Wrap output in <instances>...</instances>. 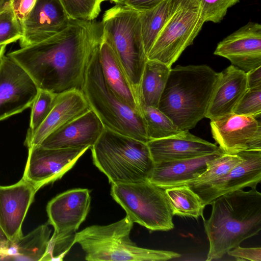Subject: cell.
Listing matches in <instances>:
<instances>
[{
	"instance_id": "ba28073f",
	"label": "cell",
	"mask_w": 261,
	"mask_h": 261,
	"mask_svg": "<svg viewBox=\"0 0 261 261\" xmlns=\"http://www.w3.org/2000/svg\"><path fill=\"white\" fill-rule=\"evenodd\" d=\"M200 0H171L167 21L147 54V59L171 68L193 44L204 23Z\"/></svg>"
},
{
	"instance_id": "836d02e7",
	"label": "cell",
	"mask_w": 261,
	"mask_h": 261,
	"mask_svg": "<svg viewBox=\"0 0 261 261\" xmlns=\"http://www.w3.org/2000/svg\"><path fill=\"white\" fill-rule=\"evenodd\" d=\"M239 2L240 0H200L204 22H220L227 10Z\"/></svg>"
},
{
	"instance_id": "7402d4cb",
	"label": "cell",
	"mask_w": 261,
	"mask_h": 261,
	"mask_svg": "<svg viewBox=\"0 0 261 261\" xmlns=\"http://www.w3.org/2000/svg\"><path fill=\"white\" fill-rule=\"evenodd\" d=\"M223 153L216 152L194 158L154 163L148 181L164 189L185 185L205 172L210 160Z\"/></svg>"
},
{
	"instance_id": "8fae6325",
	"label": "cell",
	"mask_w": 261,
	"mask_h": 261,
	"mask_svg": "<svg viewBox=\"0 0 261 261\" xmlns=\"http://www.w3.org/2000/svg\"><path fill=\"white\" fill-rule=\"evenodd\" d=\"M89 148H47L40 145L32 146L28 148L22 178L38 191L60 179Z\"/></svg>"
},
{
	"instance_id": "74e56055",
	"label": "cell",
	"mask_w": 261,
	"mask_h": 261,
	"mask_svg": "<svg viewBox=\"0 0 261 261\" xmlns=\"http://www.w3.org/2000/svg\"><path fill=\"white\" fill-rule=\"evenodd\" d=\"M248 88L261 87V66L246 72Z\"/></svg>"
},
{
	"instance_id": "2e32d148",
	"label": "cell",
	"mask_w": 261,
	"mask_h": 261,
	"mask_svg": "<svg viewBox=\"0 0 261 261\" xmlns=\"http://www.w3.org/2000/svg\"><path fill=\"white\" fill-rule=\"evenodd\" d=\"M71 20L60 0H37L22 27L20 48L44 41L64 30Z\"/></svg>"
},
{
	"instance_id": "52a82bcc",
	"label": "cell",
	"mask_w": 261,
	"mask_h": 261,
	"mask_svg": "<svg viewBox=\"0 0 261 261\" xmlns=\"http://www.w3.org/2000/svg\"><path fill=\"white\" fill-rule=\"evenodd\" d=\"M101 22L103 38L115 52L137 95L147 60L139 12L117 4L105 12Z\"/></svg>"
},
{
	"instance_id": "6da1fadb",
	"label": "cell",
	"mask_w": 261,
	"mask_h": 261,
	"mask_svg": "<svg viewBox=\"0 0 261 261\" xmlns=\"http://www.w3.org/2000/svg\"><path fill=\"white\" fill-rule=\"evenodd\" d=\"M102 39L101 21L71 19L60 33L7 55L25 70L39 89L58 95L82 91L89 60Z\"/></svg>"
},
{
	"instance_id": "83f0119b",
	"label": "cell",
	"mask_w": 261,
	"mask_h": 261,
	"mask_svg": "<svg viewBox=\"0 0 261 261\" xmlns=\"http://www.w3.org/2000/svg\"><path fill=\"white\" fill-rule=\"evenodd\" d=\"M139 107L149 141L167 138L182 131L158 108L145 105Z\"/></svg>"
},
{
	"instance_id": "e0dca14e",
	"label": "cell",
	"mask_w": 261,
	"mask_h": 261,
	"mask_svg": "<svg viewBox=\"0 0 261 261\" xmlns=\"http://www.w3.org/2000/svg\"><path fill=\"white\" fill-rule=\"evenodd\" d=\"M37 191L22 177L14 185L0 186V227L11 243L23 236L22 225Z\"/></svg>"
},
{
	"instance_id": "8992f818",
	"label": "cell",
	"mask_w": 261,
	"mask_h": 261,
	"mask_svg": "<svg viewBox=\"0 0 261 261\" xmlns=\"http://www.w3.org/2000/svg\"><path fill=\"white\" fill-rule=\"evenodd\" d=\"M99 48L89 60L82 90L90 109L105 127L147 143L149 139L141 111L120 100L107 85L99 62Z\"/></svg>"
},
{
	"instance_id": "4316f807",
	"label": "cell",
	"mask_w": 261,
	"mask_h": 261,
	"mask_svg": "<svg viewBox=\"0 0 261 261\" xmlns=\"http://www.w3.org/2000/svg\"><path fill=\"white\" fill-rule=\"evenodd\" d=\"M170 4L171 0H165L152 9L139 12L143 42L147 56L167 21Z\"/></svg>"
},
{
	"instance_id": "d4e9b609",
	"label": "cell",
	"mask_w": 261,
	"mask_h": 261,
	"mask_svg": "<svg viewBox=\"0 0 261 261\" xmlns=\"http://www.w3.org/2000/svg\"><path fill=\"white\" fill-rule=\"evenodd\" d=\"M170 69L160 62L147 59L137 92L139 106L158 108Z\"/></svg>"
},
{
	"instance_id": "cb8c5ba5",
	"label": "cell",
	"mask_w": 261,
	"mask_h": 261,
	"mask_svg": "<svg viewBox=\"0 0 261 261\" xmlns=\"http://www.w3.org/2000/svg\"><path fill=\"white\" fill-rule=\"evenodd\" d=\"M48 225H39L11 243L1 260L45 261L51 231Z\"/></svg>"
},
{
	"instance_id": "f1b7e54d",
	"label": "cell",
	"mask_w": 261,
	"mask_h": 261,
	"mask_svg": "<svg viewBox=\"0 0 261 261\" xmlns=\"http://www.w3.org/2000/svg\"><path fill=\"white\" fill-rule=\"evenodd\" d=\"M242 161L238 154L223 153L210 160L207 168L199 177L185 185H197L211 181L228 173L234 167Z\"/></svg>"
},
{
	"instance_id": "277c9868",
	"label": "cell",
	"mask_w": 261,
	"mask_h": 261,
	"mask_svg": "<svg viewBox=\"0 0 261 261\" xmlns=\"http://www.w3.org/2000/svg\"><path fill=\"white\" fill-rule=\"evenodd\" d=\"M91 148L94 164L112 185L148 181L154 163L146 142L105 127Z\"/></svg>"
},
{
	"instance_id": "9c48e42d",
	"label": "cell",
	"mask_w": 261,
	"mask_h": 261,
	"mask_svg": "<svg viewBox=\"0 0 261 261\" xmlns=\"http://www.w3.org/2000/svg\"><path fill=\"white\" fill-rule=\"evenodd\" d=\"M111 195L133 223L151 231L174 228L173 216L165 189L149 181L113 184Z\"/></svg>"
},
{
	"instance_id": "603a6c76",
	"label": "cell",
	"mask_w": 261,
	"mask_h": 261,
	"mask_svg": "<svg viewBox=\"0 0 261 261\" xmlns=\"http://www.w3.org/2000/svg\"><path fill=\"white\" fill-rule=\"evenodd\" d=\"M99 58L105 80L114 94L133 109L140 111L135 90L115 52L103 38L99 45Z\"/></svg>"
},
{
	"instance_id": "f35d334b",
	"label": "cell",
	"mask_w": 261,
	"mask_h": 261,
	"mask_svg": "<svg viewBox=\"0 0 261 261\" xmlns=\"http://www.w3.org/2000/svg\"><path fill=\"white\" fill-rule=\"evenodd\" d=\"M11 242L0 227V260L8 249Z\"/></svg>"
},
{
	"instance_id": "e575fe53",
	"label": "cell",
	"mask_w": 261,
	"mask_h": 261,
	"mask_svg": "<svg viewBox=\"0 0 261 261\" xmlns=\"http://www.w3.org/2000/svg\"><path fill=\"white\" fill-rule=\"evenodd\" d=\"M237 260L261 261V248H244L240 245L230 250L227 253Z\"/></svg>"
},
{
	"instance_id": "f546056e",
	"label": "cell",
	"mask_w": 261,
	"mask_h": 261,
	"mask_svg": "<svg viewBox=\"0 0 261 261\" xmlns=\"http://www.w3.org/2000/svg\"><path fill=\"white\" fill-rule=\"evenodd\" d=\"M56 96L47 91L39 89L31 107L30 126L25 139L32 136L47 117L55 103Z\"/></svg>"
},
{
	"instance_id": "ac0fdd59",
	"label": "cell",
	"mask_w": 261,
	"mask_h": 261,
	"mask_svg": "<svg viewBox=\"0 0 261 261\" xmlns=\"http://www.w3.org/2000/svg\"><path fill=\"white\" fill-rule=\"evenodd\" d=\"M154 163L184 160L223 152L220 148L189 130L147 142Z\"/></svg>"
},
{
	"instance_id": "60d3db41",
	"label": "cell",
	"mask_w": 261,
	"mask_h": 261,
	"mask_svg": "<svg viewBox=\"0 0 261 261\" xmlns=\"http://www.w3.org/2000/svg\"><path fill=\"white\" fill-rule=\"evenodd\" d=\"M113 2L117 4H124L126 0H106Z\"/></svg>"
},
{
	"instance_id": "7a4b0ae2",
	"label": "cell",
	"mask_w": 261,
	"mask_h": 261,
	"mask_svg": "<svg viewBox=\"0 0 261 261\" xmlns=\"http://www.w3.org/2000/svg\"><path fill=\"white\" fill-rule=\"evenodd\" d=\"M211 204V216L203 220L210 244L206 260L222 257L261 230V193L256 188L223 194Z\"/></svg>"
},
{
	"instance_id": "4dcf8cb0",
	"label": "cell",
	"mask_w": 261,
	"mask_h": 261,
	"mask_svg": "<svg viewBox=\"0 0 261 261\" xmlns=\"http://www.w3.org/2000/svg\"><path fill=\"white\" fill-rule=\"evenodd\" d=\"M71 19L94 20L101 12L106 0H60Z\"/></svg>"
},
{
	"instance_id": "30bf717a",
	"label": "cell",
	"mask_w": 261,
	"mask_h": 261,
	"mask_svg": "<svg viewBox=\"0 0 261 261\" xmlns=\"http://www.w3.org/2000/svg\"><path fill=\"white\" fill-rule=\"evenodd\" d=\"M90 192L77 188L63 192L46 206L48 223L54 231L50 238L45 261L62 260L72 246L77 230L90 210Z\"/></svg>"
},
{
	"instance_id": "d590c367",
	"label": "cell",
	"mask_w": 261,
	"mask_h": 261,
	"mask_svg": "<svg viewBox=\"0 0 261 261\" xmlns=\"http://www.w3.org/2000/svg\"><path fill=\"white\" fill-rule=\"evenodd\" d=\"M37 0H12V7L21 27Z\"/></svg>"
},
{
	"instance_id": "7c38bea8",
	"label": "cell",
	"mask_w": 261,
	"mask_h": 261,
	"mask_svg": "<svg viewBox=\"0 0 261 261\" xmlns=\"http://www.w3.org/2000/svg\"><path fill=\"white\" fill-rule=\"evenodd\" d=\"M39 89L17 62L4 55L0 60V121L31 107Z\"/></svg>"
},
{
	"instance_id": "ffe728a7",
	"label": "cell",
	"mask_w": 261,
	"mask_h": 261,
	"mask_svg": "<svg viewBox=\"0 0 261 261\" xmlns=\"http://www.w3.org/2000/svg\"><path fill=\"white\" fill-rule=\"evenodd\" d=\"M91 109L83 93L77 89L57 95L55 103L47 117L24 144L28 148L39 145L50 134Z\"/></svg>"
},
{
	"instance_id": "484cf974",
	"label": "cell",
	"mask_w": 261,
	"mask_h": 261,
	"mask_svg": "<svg viewBox=\"0 0 261 261\" xmlns=\"http://www.w3.org/2000/svg\"><path fill=\"white\" fill-rule=\"evenodd\" d=\"M173 216L198 219L203 217L205 205L188 186L182 185L165 189Z\"/></svg>"
},
{
	"instance_id": "3957f363",
	"label": "cell",
	"mask_w": 261,
	"mask_h": 261,
	"mask_svg": "<svg viewBox=\"0 0 261 261\" xmlns=\"http://www.w3.org/2000/svg\"><path fill=\"white\" fill-rule=\"evenodd\" d=\"M219 72L207 65L171 68L158 109L181 130H189L205 117Z\"/></svg>"
},
{
	"instance_id": "d6a6232c",
	"label": "cell",
	"mask_w": 261,
	"mask_h": 261,
	"mask_svg": "<svg viewBox=\"0 0 261 261\" xmlns=\"http://www.w3.org/2000/svg\"><path fill=\"white\" fill-rule=\"evenodd\" d=\"M233 113L254 118L261 116V87L248 88Z\"/></svg>"
},
{
	"instance_id": "1f68e13d",
	"label": "cell",
	"mask_w": 261,
	"mask_h": 261,
	"mask_svg": "<svg viewBox=\"0 0 261 261\" xmlns=\"http://www.w3.org/2000/svg\"><path fill=\"white\" fill-rule=\"evenodd\" d=\"M22 29L11 6L0 14V46L15 42L21 38Z\"/></svg>"
},
{
	"instance_id": "5b68a950",
	"label": "cell",
	"mask_w": 261,
	"mask_h": 261,
	"mask_svg": "<svg viewBox=\"0 0 261 261\" xmlns=\"http://www.w3.org/2000/svg\"><path fill=\"white\" fill-rule=\"evenodd\" d=\"M134 223L127 217L107 225H91L76 232L88 261H165L179 257L177 252L138 247L130 238Z\"/></svg>"
},
{
	"instance_id": "44dd1931",
	"label": "cell",
	"mask_w": 261,
	"mask_h": 261,
	"mask_svg": "<svg viewBox=\"0 0 261 261\" xmlns=\"http://www.w3.org/2000/svg\"><path fill=\"white\" fill-rule=\"evenodd\" d=\"M248 89L246 72L231 65L221 72L205 117L213 120L231 114Z\"/></svg>"
},
{
	"instance_id": "4fadbf2b",
	"label": "cell",
	"mask_w": 261,
	"mask_h": 261,
	"mask_svg": "<svg viewBox=\"0 0 261 261\" xmlns=\"http://www.w3.org/2000/svg\"><path fill=\"white\" fill-rule=\"evenodd\" d=\"M237 154L242 161L225 175L206 183L188 186L205 206L223 194L246 187L256 188L260 182L261 150H244Z\"/></svg>"
},
{
	"instance_id": "d6986e66",
	"label": "cell",
	"mask_w": 261,
	"mask_h": 261,
	"mask_svg": "<svg viewBox=\"0 0 261 261\" xmlns=\"http://www.w3.org/2000/svg\"><path fill=\"white\" fill-rule=\"evenodd\" d=\"M105 128L90 109L48 135L39 145L47 148H91Z\"/></svg>"
},
{
	"instance_id": "5bb4252c",
	"label": "cell",
	"mask_w": 261,
	"mask_h": 261,
	"mask_svg": "<svg viewBox=\"0 0 261 261\" xmlns=\"http://www.w3.org/2000/svg\"><path fill=\"white\" fill-rule=\"evenodd\" d=\"M260 117L254 118L232 113L211 120L213 137L226 154L261 150Z\"/></svg>"
},
{
	"instance_id": "8d00e7d4",
	"label": "cell",
	"mask_w": 261,
	"mask_h": 261,
	"mask_svg": "<svg viewBox=\"0 0 261 261\" xmlns=\"http://www.w3.org/2000/svg\"><path fill=\"white\" fill-rule=\"evenodd\" d=\"M165 0H126L123 5L138 12L146 11L158 6Z\"/></svg>"
},
{
	"instance_id": "ab89813d",
	"label": "cell",
	"mask_w": 261,
	"mask_h": 261,
	"mask_svg": "<svg viewBox=\"0 0 261 261\" xmlns=\"http://www.w3.org/2000/svg\"><path fill=\"white\" fill-rule=\"evenodd\" d=\"M12 4V0H0V14L9 8ZM6 46H0V60L5 55Z\"/></svg>"
},
{
	"instance_id": "9a60e30c",
	"label": "cell",
	"mask_w": 261,
	"mask_h": 261,
	"mask_svg": "<svg viewBox=\"0 0 261 261\" xmlns=\"http://www.w3.org/2000/svg\"><path fill=\"white\" fill-rule=\"evenodd\" d=\"M214 54L245 72L261 66V25L248 22L221 41Z\"/></svg>"
}]
</instances>
